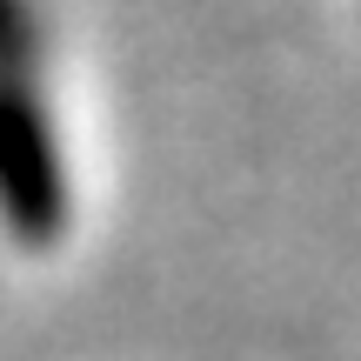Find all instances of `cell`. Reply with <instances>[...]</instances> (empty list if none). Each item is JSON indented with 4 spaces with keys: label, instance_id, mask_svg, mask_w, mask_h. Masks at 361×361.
<instances>
[{
    "label": "cell",
    "instance_id": "2",
    "mask_svg": "<svg viewBox=\"0 0 361 361\" xmlns=\"http://www.w3.org/2000/svg\"><path fill=\"white\" fill-rule=\"evenodd\" d=\"M0 67H34V27H27V0H0Z\"/></svg>",
    "mask_w": 361,
    "mask_h": 361
},
{
    "label": "cell",
    "instance_id": "1",
    "mask_svg": "<svg viewBox=\"0 0 361 361\" xmlns=\"http://www.w3.org/2000/svg\"><path fill=\"white\" fill-rule=\"evenodd\" d=\"M0 214L27 247H47L67 221V180L34 67H0Z\"/></svg>",
    "mask_w": 361,
    "mask_h": 361
}]
</instances>
